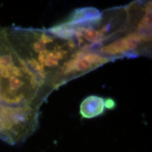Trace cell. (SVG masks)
Instances as JSON below:
<instances>
[{"label":"cell","mask_w":152,"mask_h":152,"mask_svg":"<svg viewBox=\"0 0 152 152\" xmlns=\"http://www.w3.org/2000/svg\"><path fill=\"white\" fill-rule=\"evenodd\" d=\"M104 55H105V54H104ZM107 58H108V57H107Z\"/></svg>","instance_id":"cell-4"},{"label":"cell","mask_w":152,"mask_h":152,"mask_svg":"<svg viewBox=\"0 0 152 152\" xmlns=\"http://www.w3.org/2000/svg\"><path fill=\"white\" fill-rule=\"evenodd\" d=\"M104 103H105V108H106L107 109L112 110L115 108V102L112 99H105Z\"/></svg>","instance_id":"cell-3"},{"label":"cell","mask_w":152,"mask_h":152,"mask_svg":"<svg viewBox=\"0 0 152 152\" xmlns=\"http://www.w3.org/2000/svg\"><path fill=\"white\" fill-rule=\"evenodd\" d=\"M105 99L99 96H87L82 102L80 113L84 118H92L102 115L105 110Z\"/></svg>","instance_id":"cell-1"},{"label":"cell","mask_w":152,"mask_h":152,"mask_svg":"<svg viewBox=\"0 0 152 152\" xmlns=\"http://www.w3.org/2000/svg\"><path fill=\"white\" fill-rule=\"evenodd\" d=\"M102 16V13L96 8L87 7V8L77 9L68 16L66 21L71 23H79L96 20Z\"/></svg>","instance_id":"cell-2"}]
</instances>
